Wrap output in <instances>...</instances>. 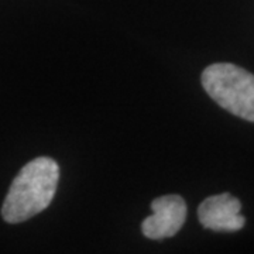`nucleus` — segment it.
Returning a JSON list of instances; mask_svg holds the SVG:
<instances>
[{
	"label": "nucleus",
	"mask_w": 254,
	"mask_h": 254,
	"mask_svg": "<svg viewBox=\"0 0 254 254\" xmlns=\"http://www.w3.org/2000/svg\"><path fill=\"white\" fill-rule=\"evenodd\" d=\"M202 86L229 113L254 123V75L237 65L212 64L202 72Z\"/></svg>",
	"instance_id": "obj_2"
},
{
	"label": "nucleus",
	"mask_w": 254,
	"mask_h": 254,
	"mask_svg": "<svg viewBox=\"0 0 254 254\" xmlns=\"http://www.w3.org/2000/svg\"><path fill=\"white\" fill-rule=\"evenodd\" d=\"M60 181V165L50 157H37L27 163L13 180L1 206V216L21 223L46 210L54 199Z\"/></svg>",
	"instance_id": "obj_1"
},
{
	"label": "nucleus",
	"mask_w": 254,
	"mask_h": 254,
	"mask_svg": "<svg viewBox=\"0 0 254 254\" xmlns=\"http://www.w3.org/2000/svg\"><path fill=\"white\" fill-rule=\"evenodd\" d=\"M242 203L230 193L213 195L203 200L198 208V219L205 229L215 232H237L246 220L240 215Z\"/></svg>",
	"instance_id": "obj_4"
},
{
	"label": "nucleus",
	"mask_w": 254,
	"mask_h": 254,
	"mask_svg": "<svg viewBox=\"0 0 254 254\" xmlns=\"http://www.w3.org/2000/svg\"><path fill=\"white\" fill-rule=\"evenodd\" d=\"M153 215L141 223L145 237L160 240L175 236L187 219V203L180 195H164L151 202Z\"/></svg>",
	"instance_id": "obj_3"
}]
</instances>
